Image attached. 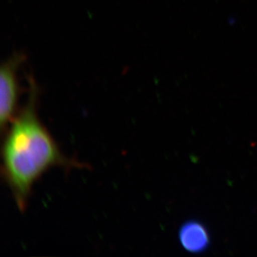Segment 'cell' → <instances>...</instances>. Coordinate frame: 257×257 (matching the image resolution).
Returning a JSON list of instances; mask_svg holds the SVG:
<instances>
[{
  "mask_svg": "<svg viewBox=\"0 0 257 257\" xmlns=\"http://www.w3.org/2000/svg\"><path fill=\"white\" fill-rule=\"evenodd\" d=\"M27 102L5 132L2 174L21 212L27 209L35 182L51 168H86L85 163L64 155L38 115L39 85L28 77Z\"/></svg>",
  "mask_w": 257,
  "mask_h": 257,
  "instance_id": "cell-1",
  "label": "cell"
},
{
  "mask_svg": "<svg viewBox=\"0 0 257 257\" xmlns=\"http://www.w3.org/2000/svg\"><path fill=\"white\" fill-rule=\"evenodd\" d=\"M27 60L23 52H14L0 68V126L5 134L18 114L20 86L18 72Z\"/></svg>",
  "mask_w": 257,
  "mask_h": 257,
  "instance_id": "cell-2",
  "label": "cell"
},
{
  "mask_svg": "<svg viewBox=\"0 0 257 257\" xmlns=\"http://www.w3.org/2000/svg\"><path fill=\"white\" fill-rule=\"evenodd\" d=\"M180 244L187 251L199 253L206 250L210 243L208 232L198 221H190L180 227Z\"/></svg>",
  "mask_w": 257,
  "mask_h": 257,
  "instance_id": "cell-3",
  "label": "cell"
}]
</instances>
